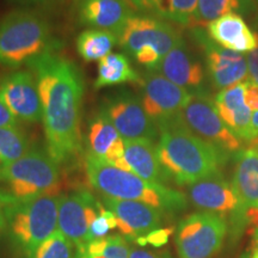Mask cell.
<instances>
[{"label":"cell","mask_w":258,"mask_h":258,"mask_svg":"<svg viewBox=\"0 0 258 258\" xmlns=\"http://www.w3.org/2000/svg\"><path fill=\"white\" fill-rule=\"evenodd\" d=\"M29 67L37 80L47 152L59 166L73 163L82 154L83 148L82 71L56 53L43 55Z\"/></svg>","instance_id":"obj_1"},{"label":"cell","mask_w":258,"mask_h":258,"mask_svg":"<svg viewBox=\"0 0 258 258\" xmlns=\"http://www.w3.org/2000/svg\"><path fill=\"white\" fill-rule=\"evenodd\" d=\"M157 153L164 171L178 185L221 173L230 157L177 123L159 131Z\"/></svg>","instance_id":"obj_2"},{"label":"cell","mask_w":258,"mask_h":258,"mask_svg":"<svg viewBox=\"0 0 258 258\" xmlns=\"http://www.w3.org/2000/svg\"><path fill=\"white\" fill-rule=\"evenodd\" d=\"M85 170L90 184L104 198L143 202L163 213L180 212L188 205L183 192L118 169L91 153L85 157Z\"/></svg>","instance_id":"obj_3"},{"label":"cell","mask_w":258,"mask_h":258,"mask_svg":"<svg viewBox=\"0 0 258 258\" xmlns=\"http://www.w3.org/2000/svg\"><path fill=\"white\" fill-rule=\"evenodd\" d=\"M60 47L47 19L34 10L17 9L0 18V66L5 69L29 66Z\"/></svg>","instance_id":"obj_4"},{"label":"cell","mask_w":258,"mask_h":258,"mask_svg":"<svg viewBox=\"0 0 258 258\" xmlns=\"http://www.w3.org/2000/svg\"><path fill=\"white\" fill-rule=\"evenodd\" d=\"M4 199L23 201L40 196H57L61 186L60 167L48 152L30 148L28 153L0 167Z\"/></svg>","instance_id":"obj_5"},{"label":"cell","mask_w":258,"mask_h":258,"mask_svg":"<svg viewBox=\"0 0 258 258\" xmlns=\"http://www.w3.org/2000/svg\"><path fill=\"white\" fill-rule=\"evenodd\" d=\"M2 199L10 237L16 246L30 258L37 247L57 231L60 196H40L23 201L3 196Z\"/></svg>","instance_id":"obj_6"},{"label":"cell","mask_w":258,"mask_h":258,"mask_svg":"<svg viewBox=\"0 0 258 258\" xmlns=\"http://www.w3.org/2000/svg\"><path fill=\"white\" fill-rule=\"evenodd\" d=\"M118 46L147 71H156L160 61L183 41L179 31L153 16L132 15L118 32Z\"/></svg>","instance_id":"obj_7"},{"label":"cell","mask_w":258,"mask_h":258,"mask_svg":"<svg viewBox=\"0 0 258 258\" xmlns=\"http://www.w3.org/2000/svg\"><path fill=\"white\" fill-rule=\"evenodd\" d=\"M177 123L190 133L218 148L222 153L231 157L235 156L243 148V141L238 139L221 120L208 93L192 95L188 104L177 116Z\"/></svg>","instance_id":"obj_8"},{"label":"cell","mask_w":258,"mask_h":258,"mask_svg":"<svg viewBox=\"0 0 258 258\" xmlns=\"http://www.w3.org/2000/svg\"><path fill=\"white\" fill-rule=\"evenodd\" d=\"M228 231L224 215L198 212L183 219L175 243L179 258H211L221 249Z\"/></svg>","instance_id":"obj_9"},{"label":"cell","mask_w":258,"mask_h":258,"mask_svg":"<svg viewBox=\"0 0 258 258\" xmlns=\"http://www.w3.org/2000/svg\"><path fill=\"white\" fill-rule=\"evenodd\" d=\"M101 109L124 140L154 141L159 135V129L145 111L140 96L128 90H117L106 95Z\"/></svg>","instance_id":"obj_10"},{"label":"cell","mask_w":258,"mask_h":258,"mask_svg":"<svg viewBox=\"0 0 258 258\" xmlns=\"http://www.w3.org/2000/svg\"><path fill=\"white\" fill-rule=\"evenodd\" d=\"M141 103L158 129L176 121L192 95L154 71H147L141 79Z\"/></svg>","instance_id":"obj_11"},{"label":"cell","mask_w":258,"mask_h":258,"mask_svg":"<svg viewBox=\"0 0 258 258\" xmlns=\"http://www.w3.org/2000/svg\"><path fill=\"white\" fill-rule=\"evenodd\" d=\"M191 35L202 48L208 77L215 89L221 91L247 82V63L243 54L219 46L201 28H194Z\"/></svg>","instance_id":"obj_12"},{"label":"cell","mask_w":258,"mask_h":258,"mask_svg":"<svg viewBox=\"0 0 258 258\" xmlns=\"http://www.w3.org/2000/svg\"><path fill=\"white\" fill-rule=\"evenodd\" d=\"M188 196L190 202L203 212L217 213L225 218L230 214L237 233L247 225L232 183H228L221 173L190 184Z\"/></svg>","instance_id":"obj_13"},{"label":"cell","mask_w":258,"mask_h":258,"mask_svg":"<svg viewBox=\"0 0 258 258\" xmlns=\"http://www.w3.org/2000/svg\"><path fill=\"white\" fill-rule=\"evenodd\" d=\"M101 209V203L86 190L61 195L57 230L69 238L76 250H78L89 243L90 227Z\"/></svg>","instance_id":"obj_14"},{"label":"cell","mask_w":258,"mask_h":258,"mask_svg":"<svg viewBox=\"0 0 258 258\" xmlns=\"http://www.w3.org/2000/svg\"><path fill=\"white\" fill-rule=\"evenodd\" d=\"M0 97L18 120L42 121V104L36 77L30 71H16L0 80Z\"/></svg>","instance_id":"obj_15"},{"label":"cell","mask_w":258,"mask_h":258,"mask_svg":"<svg viewBox=\"0 0 258 258\" xmlns=\"http://www.w3.org/2000/svg\"><path fill=\"white\" fill-rule=\"evenodd\" d=\"M103 205L115 215L117 228L128 238L138 239L159 230L163 224L164 213L146 203L103 198Z\"/></svg>","instance_id":"obj_16"},{"label":"cell","mask_w":258,"mask_h":258,"mask_svg":"<svg viewBox=\"0 0 258 258\" xmlns=\"http://www.w3.org/2000/svg\"><path fill=\"white\" fill-rule=\"evenodd\" d=\"M154 72L185 89L190 95L207 93L205 90V69L201 61L186 47L184 40L160 61Z\"/></svg>","instance_id":"obj_17"},{"label":"cell","mask_w":258,"mask_h":258,"mask_svg":"<svg viewBox=\"0 0 258 258\" xmlns=\"http://www.w3.org/2000/svg\"><path fill=\"white\" fill-rule=\"evenodd\" d=\"M73 10L80 25L110 31L116 36L134 15L128 0H73Z\"/></svg>","instance_id":"obj_18"},{"label":"cell","mask_w":258,"mask_h":258,"mask_svg":"<svg viewBox=\"0 0 258 258\" xmlns=\"http://www.w3.org/2000/svg\"><path fill=\"white\" fill-rule=\"evenodd\" d=\"M232 186L247 225L258 220V148L250 146L234 156Z\"/></svg>","instance_id":"obj_19"},{"label":"cell","mask_w":258,"mask_h":258,"mask_svg":"<svg viewBox=\"0 0 258 258\" xmlns=\"http://www.w3.org/2000/svg\"><path fill=\"white\" fill-rule=\"evenodd\" d=\"M215 108L228 129L241 141L250 143L252 110L246 104V83L221 90L214 98Z\"/></svg>","instance_id":"obj_20"},{"label":"cell","mask_w":258,"mask_h":258,"mask_svg":"<svg viewBox=\"0 0 258 258\" xmlns=\"http://www.w3.org/2000/svg\"><path fill=\"white\" fill-rule=\"evenodd\" d=\"M115 166L150 182L163 184L170 180L158 158L157 145L147 139L124 140V156Z\"/></svg>","instance_id":"obj_21"},{"label":"cell","mask_w":258,"mask_h":258,"mask_svg":"<svg viewBox=\"0 0 258 258\" xmlns=\"http://www.w3.org/2000/svg\"><path fill=\"white\" fill-rule=\"evenodd\" d=\"M207 34L219 46L237 53H247L258 47V34L238 14L224 15L211 22Z\"/></svg>","instance_id":"obj_22"},{"label":"cell","mask_w":258,"mask_h":258,"mask_svg":"<svg viewBox=\"0 0 258 258\" xmlns=\"http://www.w3.org/2000/svg\"><path fill=\"white\" fill-rule=\"evenodd\" d=\"M88 146L89 153L114 166L124 156V139L101 108L89 122Z\"/></svg>","instance_id":"obj_23"},{"label":"cell","mask_w":258,"mask_h":258,"mask_svg":"<svg viewBox=\"0 0 258 258\" xmlns=\"http://www.w3.org/2000/svg\"><path fill=\"white\" fill-rule=\"evenodd\" d=\"M143 77L133 69L129 57L121 53H110L98 61V74L95 82L96 89L109 88L125 83L140 84Z\"/></svg>","instance_id":"obj_24"},{"label":"cell","mask_w":258,"mask_h":258,"mask_svg":"<svg viewBox=\"0 0 258 258\" xmlns=\"http://www.w3.org/2000/svg\"><path fill=\"white\" fill-rule=\"evenodd\" d=\"M118 43L115 34L98 29H88L80 32L77 37L76 47L79 56L86 62L101 61L111 53L112 48Z\"/></svg>","instance_id":"obj_25"},{"label":"cell","mask_w":258,"mask_h":258,"mask_svg":"<svg viewBox=\"0 0 258 258\" xmlns=\"http://www.w3.org/2000/svg\"><path fill=\"white\" fill-rule=\"evenodd\" d=\"M256 10L254 0H199L194 25H208L227 14L247 16Z\"/></svg>","instance_id":"obj_26"},{"label":"cell","mask_w":258,"mask_h":258,"mask_svg":"<svg viewBox=\"0 0 258 258\" xmlns=\"http://www.w3.org/2000/svg\"><path fill=\"white\" fill-rule=\"evenodd\" d=\"M128 241L121 234L91 240L77 250L76 258H129Z\"/></svg>","instance_id":"obj_27"},{"label":"cell","mask_w":258,"mask_h":258,"mask_svg":"<svg viewBox=\"0 0 258 258\" xmlns=\"http://www.w3.org/2000/svg\"><path fill=\"white\" fill-rule=\"evenodd\" d=\"M29 151L30 143L21 128H0V167L19 159Z\"/></svg>","instance_id":"obj_28"},{"label":"cell","mask_w":258,"mask_h":258,"mask_svg":"<svg viewBox=\"0 0 258 258\" xmlns=\"http://www.w3.org/2000/svg\"><path fill=\"white\" fill-rule=\"evenodd\" d=\"M74 245L57 230L42 243L30 258H76Z\"/></svg>","instance_id":"obj_29"},{"label":"cell","mask_w":258,"mask_h":258,"mask_svg":"<svg viewBox=\"0 0 258 258\" xmlns=\"http://www.w3.org/2000/svg\"><path fill=\"white\" fill-rule=\"evenodd\" d=\"M199 0H170L167 19L180 25H194Z\"/></svg>","instance_id":"obj_30"},{"label":"cell","mask_w":258,"mask_h":258,"mask_svg":"<svg viewBox=\"0 0 258 258\" xmlns=\"http://www.w3.org/2000/svg\"><path fill=\"white\" fill-rule=\"evenodd\" d=\"M117 228V222H116L115 215L105 207H102L98 217L92 222L89 232V243L91 240L104 238L110 230Z\"/></svg>","instance_id":"obj_31"},{"label":"cell","mask_w":258,"mask_h":258,"mask_svg":"<svg viewBox=\"0 0 258 258\" xmlns=\"http://www.w3.org/2000/svg\"><path fill=\"white\" fill-rule=\"evenodd\" d=\"M128 2L133 10H137L141 15L167 19L170 0H128Z\"/></svg>","instance_id":"obj_32"},{"label":"cell","mask_w":258,"mask_h":258,"mask_svg":"<svg viewBox=\"0 0 258 258\" xmlns=\"http://www.w3.org/2000/svg\"><path fill=\"white\" fill-rule=\"evenodd\" d=\"M171 230H164V228H159L151 233L146 234V238H138V241L140 245H146V244H152L154 246H160V245L165 244L167 241V238L171 234Z\"/></svg>","instance_id":"obj_33"},{"label":"cell","mask_w":258,"mask_h":258,"mask_svg":"<svg viewBox=\"0 0 258 258\" xmlns=\"http://www.w3.org/2000/svg\"><path fill=\"white\" fill-rule=\"evenodd\" d=\"M247 63V83L258 85V47L249 51L246 57Z\"/></svg>","instance_id":"obj_34"},{"label":"cell","mask_w":258,"mask_h":258,"mask_svg":"<svg viewBox=\"0 0 258 258\" xmlns=\"http://www.w3.org/2000/svg\"><path fill=\"white\" fill-rule=\"evenodd\" d=\"M9 127H18V118L12 114L9 106L0 97V128Z\"/></svg>","instance_id":"obj_35"},{"label":"cell","mask_w":258,"mask_h":258,"mask_svg":"<svg viewBox=\"0 0 258 258\" xmlns=\"http://www.w3.org/2000/svg\"><path fill=\"white\" fill-rule=\"evenodd\" d=\"M246 104L253 111H258V85L246 82Z\"/></svg>","instance_id":"obj_36"},{"label":"cell","mask_w":258,"mask_h":258,"mask_svg":"<svg viewBox=\"0 0 258 258\" xmlns=\"http://www.w3.org/2000/svg\"><path fill=\"white\" fill-rule=\"evenodd\" d=\"M129 258H169L165 256H161L159 253L152 252L145 249H140V247H132L129 251Z\"/></svg>","instance_id":"obj_37"},{"label":"cell","mask_w":258,"mask_h":258,"mask_svg":"<svg viewBox=\"0 0 258 258\" xmlns=\"http://www.w3.org/2000/svg\"><path fill=\"white\" fill-rule=\"evenodd\" d=\"M250 144L253 143L258 139V111L252 112V118H251V129H250Z\"/></svg>","instance_id":"obj_38"},{"label":"cell","mask_w":258,"mask_h":258,"mask_svg":"<svg viewBox=\"0 0 258 258\" xmlns=\"http://www.w3.org/2000/svg\"><path fill=\"white\" fill-rule=\"evenodd\" d=\"M11 3H17V4H49L56 0H9Z\"/></svg>","instance_id":"obj_39"},{"label":"cell","mask_w":258,"mask_h":258,"mask_svg":"<svg viewBox=\"0 0 258 258\" xmlns=\"http://www.w3.org/2000/svg\"><path fill=\"white\" fill-rule=\"evenodd\" d=\"M6 227V217H5V206L3 202L2 196H0V232Z\"/></svg>","instance_id":"obj_40"},{"label":"cell","mask_w":258,"mask_h":258,"mask_svg":"<svg viewBox=\"0 0 258 258\" xmlns=\"http://www.w3.org/2000/svg\"><path fill=\"white\" fill-rule=\"evenodd\" d=\"M253 29H254V31L258 34V14L256 16V18L253 19Z\"/></svg>","instance_id":"obj_41"},{"label":"cell","mask_w":258,"mask_h":258,"mask_svg":"<svg viewBox=\"0 0 258 258\" xmlns=\"http://www.w3.org/2000/svg\"><path fill=\"white\" fill-rule=\"evenodd\" d=\"M253 237H254V241H256V244H257V250H258V227L254 230Z\"/></svg>","instance_id":"obj_42"},{"label":"cell","mask_w":258,"mask_h":258,"mask_svg":"<svg viewBox=\"0 0 258 258\" xmlns=\"http://www.w3.org/2000/svg\"><path fill=\"white\" fill-rule=\"evenodd\" d=\"M251 258H258V250H254V252Z\"/></svg>","instance_id":"obj_43"},{"label":"cell","mask_w":258,"mask_h":258,"mask_svg":"<svg viewBox=\"0 0 258 258\" xmlns=\"http://www.w3.org/2000/svg\"><path fill=\"white\" fill-rule=\"evenodd\" d=\"M252 144V146H254V147H257L258 148V139H256V140L253 141V143H251Z\"/></svg>","instance_id":"obj_44"},{"label":"cell","mask_w":258,"mask_h":258,"mask_svg":"<svg viewBox=\"0 0 258 258\" xmlns=\"http://www.w3.org/2000/svg\"><path fill=\"white\" fill-rule=\"evenodd\" d=\"M257 3H258V0H257Z\"/></svg>","instance_id":"obj_45"}]
</instances>
